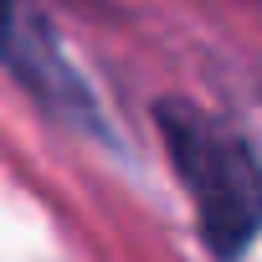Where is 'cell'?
<instances>
[{
    "label": "cell",
    "mask_w": 262,
    "mask_h": 262,
    "mask_svg": "<svg viewBox=\"0 0 262 262\" xmlns=\"http://www.w3.org/2000/svg\"><path fill=\"white\" fill-rule=\"evenodd\" d=\"M170 170L180 175L201 242L216 262H242L262 236V160L236 128L201 103L165 98L155 108Z\"/></svg>",
    "instance_id": "6da1fadb"
},
{
    "label": "cell",
    "mask_w": 262,
    "mask_h": 262,
    "mask_svg": "<svg viewBox=\"0 0 262 262\" xmlns=\"http://www.w3.org/2000/svg\"><path fill=\"white\" fill-rule=\"evenodd\" d=\"M0 67L67 128H82L93 139H113L93 82L77 72L52 21L36 11V0H0Z\"/></svg>",
    "instance_id": "7a4b0ae2"
}]
</instances>
